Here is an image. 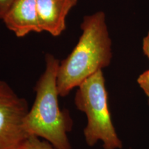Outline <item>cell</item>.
Listing matches in <instances>:
<instances>
[{
  "instance_id": "1",
  "label": "cell",
  "mask_w": 149,
  "mask_h": 149,
  "mask_svg": "<svg viewBox=\"0 0 149 149\" xmlns=\"http://www.w3.org/2000/svg\"><path fill=\"white\" fill-rule=\"evenodd\" d=\"M81 35L68 57L59 63L57 89L66 97L97 72L111 64L112 40L104 11L85 15L80 25Z\"/></svg>"
},
{
  "instance_id": "2",
  "label": "cell",
  "mask_w": 149,
  "mask_h": 149,
  "mask_svg": "<svg viewBox=\"0 0 149 149\" xmlns=\"http://www.w3.org/2000/svg\"><path fill=\"white\" fill-rule=\"evenodd\" d=\"M46 68L34 87L35 99L26 117L24 126L29 135L44 138L55 149H72L68 133L73 122L68 110L59 104L57 72L59 61L53 55H45Z\"/></svg>"
},
{
  "instance_id": "3",
  "label": "cell",
  "mask_w": 149,
  "mask_h": 149,
  "mask_svg": "<svg viewBox=\"0 0 149 149\" xmlns=\"http://www.w3.org/2000/svg\"><path fill=\"white\" fill-rule=\"evenodd\" d=\"M74 104L86 115L84 135L88 146H94L102 141L104 149L122 148V141L112 122L103 70L93 74L77 87Z\"/></svg>"
},
{
  "instance_id": "4",
  "label": "cell",
  "mask_w": 149,
  "mask_h": 149,
  "mask_svg": "<svg viewBox=\"0 0 149 149\" xmlns=\"http://www.w3.org/2000/svg\"><path fill=\"white\" fill-rule=\"evenodd\" d=\"M29 111L26 100L0 80V149H20L30 136L24 126Z\"/></svg>"
},
{
  "instance_id": "5",
  "label": "cell",
  "mask_w": 149,
  "mask_h": 149,
  "mask_svg": "<svg viewBox=\"0 0 149 149\" xmlns=\"http://www.w3.org/2000/svg\"><path fill=\"white\" fill-rule=\"evenodd\" d=\"M1 20L17 37L42 33L36 0H15Z\"/></svg>"
},
{
  "instance_id": "6",
  "label": "cell",
  "mask_w": 149,
  "mask_h": 149,
  "mask_svg": "<svg viewBox=\"0 0 149 149\" xmlns=\"http://www.w3.org/2000/svg\"><path fill=\"white\" fill-rule=\"evenodd\" d=\"M42 32L58 37L66 28V17L77 0H36Z\"/></svg>"
},
{
  "instance_id": "7",
  "label": "cell",
  "mask_w": 149,
  "mask_h": 149,
  "mask_svg": "<svg viewBox=\"0 0 149 149\" xmlns=\"http://www.w3.org/2000/svg\"><path fill=\"white\" fill-rule=\"evenodd\" d=\"M20 149H55L47 141H42L40 137L30 135L23 143Z\"/></svg>"
},
{
  "instance_id": "8",
  "label": "cell",
  "mask_w": 149,
  "mask_h": 149,
  "mask_svg": "<svg viewBox=\"0 0 149 149\" xmlns=\"http://www.w3.org/2000/svg\"><path fill=\"white\" fill-rule=\"evenodd\" d=\"M137 84L149 100V69L142 72L137 78Z\"/></svg>"
},
{
  "instance_id": "9",
  "label": "cell",
  "mask_w": 149,
  "mask_h": 149,
  "mask_svg": "<svg viewBox=\"0 0 149 149\" xmlns=\"http://www.w3.org/2000/svg\"><path fill=\"white\" fill-rule=\"evenodd\" d=\"M15 1V0H0V19H2Z\"/></svg>"
},
{
  "instance_id": "10",
  "label": "cell",
  "mask_w": 149,
  "mask_h": 149,
  "mask_svg": "<svg viewBox=\"0 0 149 149\" xmlns=\"http://www.w3.org/2000/svg\"><path fill=\"white\" fill-rule=\"evenodd\" d=\"M142 51L149 59V31L142 40Z\"/></svg>"
},
{
  "instance_id": "11",
  "label": "cell",
  "mask_w": 149,
  "mask_h": 149,
  "mask_svg": "<svg viewBox=\"0 0 149 149\" xmlns=\"http://www.w3.org/2000/svg\"><path fill=\"white\" fill-rule=\"evenodd\" d=\"M148 104H149V100H148Z\"/></svg>"
}]
</instances>
